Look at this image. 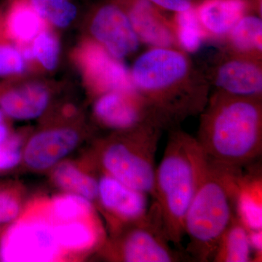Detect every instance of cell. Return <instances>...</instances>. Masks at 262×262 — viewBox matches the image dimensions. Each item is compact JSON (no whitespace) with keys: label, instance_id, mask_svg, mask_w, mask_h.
Here are the masks:
<instances>
[{"label":"cell","instance_id":"1","mask_svg":"<svg viewBox=\"0 0 262 262\" xmlns=\"http://www.w3.org/2000/svg\"><path fill=\"white\" fill-rule=\"evenodd\" d=\"M130 78L162 130L179 128L189 117L200 115L209 98L204 72L175 48H153L143 53L133 66Z\"/></svg>","mask_w":262,"mask_h":262},{"label":"cell","instance_id":"2","mask_svg":"<svg viewBox=\"0 0 262 262\" xmlns=\"http://www.w3.org/2000/svg\"><path fill=\"white\" fill-rule=\"evenodd\" d=\"M195 138L210 161L243 168L262 152V98L214 91L201 114Z\"/></svg>","mask_w":262,"mask_h":262},{"label":"cell","instance_id":"3","mask_svg":"<svg viewBox=\"0 0 262 262\" xmlns=\"http://www.w3.org/2000/svg\"><path fill=\"white\" fill-rule=\"evenodd\" d=\"M206 156L195 137L170 130L161 163L155 170L153 200L170 243L180 246L184 220L195 194Z\"/></svg>","mask_w":262,"mask_h":262},{"label":"cell","instance_id":"4","mask_svg":"<svg viewBox=\"0 0 262 262\" xmlns=\"http://www.w3.org/2000/svg\"><path fill=\"white\" fill-rule=\"evenodd\" d=\"M241 169L219 165L206 157L184 224L189 237L186 253L194 261H212L222 234L235 215L234 186Z\"/></svg>","mask_w":262,"mask_h":262},{"label":"cell","instance_id":"5","mask_svg":"<svg viewBox=\"0 0 262 262\" xmlns=\"http://www.w3.org/2000/svg\"><path fill=\"white\" fill-rule=\"evenodd\" d=\"M162 131L151 125L117 131L98 141L90 155L99 171L153 196L155 156Z\"/></svg>","mask_w":262,"mask_h":262},{"label":"cell","instance_id":"6","mask_svg":"<svg viewBox=\"0 0 262 262\" xmlns=\"http://www.w3.org/2000/svg\"><path fill=\"white\" fill-rule=\"evenodd\" d=\"M170 243L153 202L141 220L107 235L97 253L115 262H177L189 258L187 253L170 247Z\"/></svg>","mask_w":262,"mask_h":262},{"label":"cell","instance_id":"7","mask_svg":"<svg viewBox=\"0 0 262 262\" xmlns=\"http://www.w3.org/2000/svg\"><path fill=\"white\" fill-rule=\"evenodd\" d=\"M148 194L99 171L96 209L106 222L108 235L147 213Z\"/></svg>","mask_w":262,"mask_h":262},{"label":"cell","instance_id":"8","mask_svg":"<svg viewBox=\"0 0 262 262\" xmlns=\"http://www.w3.org/2000/svg\"><path fill=\"white\" fill-rule=\"evenodd\" d=\"M204 73L215 91L242 97L262 98L260 58L228 51L220 53Z\"/></svg>","mask_w":262,"mask_h":262},{"label":"cell","instance_id":"9","mask_svg":"<svg viewBox=\"0 0 262 262\" xmlns=\"http://www.w3.org/2000/svg\"><path fill=\"white\" fill-rule=\"evenodd\" d=\"M82 136L72 127L45 129L31 136L24 146L22 166L34 173H48L80 146Z\"/></svg>","mask_w":262,"mask_h":262},{"label":"cell","instance_id":"10","mask_svg":"<svg viewBox=\"0 0 262 262\" xmlns=\"http://www.w3.org/2000/svg\"><path fill=\"white\" fill-rule=\"evenodd\" d=\"M91 32L110 56L122 59L137 51L140 39L122 5L105 3L96 10Z\"/></svg>","mask_w":262,"mask_h":262},{"label":"cell","instance_id":"11","mask_svg":"<svg viewBox=\"0 0 262 262\" xmlns=\"http://www.w3.org/2000/svg\"><path fill=\"white\" fill-rule=\"evenodd\" d=\"M94 113L101 125L114 132L130 130L144 125L158 127L135 91L103 93L95 102Z\"/></svg>","mask_w":262,"mask_h":262},{"label":"cell","instance_id":"12","mask_svg":"<svg viewBox=\"0 0 262 262\" xmlns=\"http://www.w3.org/2000/svg\"><path fill=\"white\" fill-rule=\"evenodd\" d=\"M124 7L140 41L154 48H174L177 43L173 24L149 0H127Z\"/></svg>","mask_w":262,"mask_h":262},{"label":"cell","instance_id":"13","mask_svg":"<svg viewBox=\"0 0 262 262\" xmlns=\"http://www.w3.org/2000/svg\"><path fill=\"white\" fill-rule=\"evenodd\" d=\"M48 173L51 184L60 192L82 196L96 206L99 170L90 153L84 159H66Z\"/></svg>","mask_w":262,"mask_h":262},{"label":"cell","instance_id":"14","mask_svg":"<svg viewBox=\"0 0 262 262\" xmlns=\"http://www.w3.org/2000/svg\"><path fill=\"white\" fill-rule=\"evenodd\" d=\"M234 213L250 230L262 229V177L261 167L237 173L234 192Z\"/></svg>","mask_w":262,"mask_h":262},{"label":"cell","instance_id":"15","mask_svg":"<svg viewBox=\"0 0 262 262\" xmlns=\"http://www.w3.org/2000/svg\"><path fill=\"white\" fill-rule=\"evenodd\" d=\"M248 6V0H202L196 12L205 35L221 37L228 35Z\"/></svg>","mask_w":262,"mask_h":262},{"label":"cell","instance_id":"16","mask_svg":"<svg viewBox=\"0 0 262 262\" xmlns=\"http://www.w3.org/2000/svg\"><path fill=\"white\" fill-rule=\"evenodd\" d=\"M84 66L91 80L102 92L111 91L134 92L128 72L107 52L90 48L84 55Z\"/></svg>","mask_w":262,"mask_h":262},{"label":"cell","instance_id":"17","mask_svg":"<svg viewBox=\"0 0 262 262\" xmlns=\"http://www.w3.org/2000/svg\"><path fill=\"white\" fill-rule=\"evenodd\" d=\"M48 90L39 84L0 91V108L8 118L29 120L40 117L49 104Z\"/></svg>","mask_w":262,"mask_h":262},{"label":"cell","instance_id":"18","mask_svg":"<svg viewBox=\"0 0 262 262\" xmlns=\"http://www.w3.org/2000/svg\"><path fill=\"white\" fill-rule=\"evenodd\" d=\"M248 229L234 215L219 241L213 262L253 261Z\"/></svg>","mask_w":262,"mask_h":262},{"label":"cell","instance_id":"19","mask_svg":"<svg viewBox=\"0 0 262 262\" xmlns=\"http://www.w3.org/2000/svg\"><path fill=\"white\" fill-rule=\"evenodd\" d=\"M261 15L245 14L229 33V51L261 59Z\"/></svg>","mask_w":262,"mask_h":262},{"label":"cell","instance_id":"20","mask_svg":"<svg viewBox=\"0 0 262 262\" xmlns=\"http://www.w3.org/2000/svg\"><path fill=\"white\" fill-rule=\"evenodd\" d=\"M41 18L29 0H16L7 15V31L15 40L29 42L37 37L40 30Z\"/></svg>","mask_w":262,"mask_h":262},{"label":"cell","instance_id":"21","mask_svg":"<svg viewBox=\"0 0 262 262\" xmlns=\"http://www.w3.org/2000/svg\"><path fill=\"white\" fill-rule=\"evenodd\" d=\"M28 199L25 187L17 181L0 182V227H7L20 216Z\"/></svg>","mask_w":262,"mask_h":262},{"label":"cell","instance_id":"22","mask_svg":"<svg viewBox=\"0 0 262 262\" xmlns=\"http://www.w3.org/2000/svg\"><path fill=\"white\" fill-rule=\"evenodd\" d=\"M173 26L177 43L184 51L194 53L201 48L206 35L200 25L196 7L176 13Z\"/></svg>","mask_w":262,"mask_h":262},{"label":"cell","instance_id":"23","mask_svg":"<svg viewBox=\"0 0 262 262\" xmlns=\"http://www.w3.org/2000/svg\"><path fill=\"white\" fill-rule=\"evenodd\" d=\"M42 18L58 27L70 25L77 15V5L72 0H29Z\"/></svg>","mask_w":262,"mask_h":262},{"label":"cell","instance_id":"24","mask_svg":"<svg viewBox=\"0 0 262 262\" xmlns=\"http://www.w3.org/2000/svg\"><path fill=\"white\" fill-rule=\"evenodd\" d=\"M26 140L20 134H13L0 144V175L15 171L23 163Z\"/></svg>","mask_w":262,"mask_h":262},{"label":"cell","instance_id":"25","mask_svg":"<svg viewBox=\"0 0 262 262\" xmlns=\"http://www.w3.org/2000/svg\"><path fill=\"white\" fill-rule=\"evenodd\" d=\"M34 58L48 70H54L59 56V44L56 38L49 32H42L34 39L33 46Z\"/></svg>","mask_w":262,"mask_h":262},{"label":"cell","instance_id":"26","mask_svg":"<svg viewBox=\"0 0 262 262\" xmlns=\"http://www.w3.org/2000/svg\"><path fill=\"white\" fill-rule=\"evenodd\" d=\"M24 70L21 53L13 46L0 42V77L20 73Z\"/></svg>","mask_w":262,"mask_h":262},{"label":"cell","instance_id":"27","mask_svg":"<svg viewBox=\"0 0 262 262\" xmlns=\"http://www.w3.org/2000/svg\"><path fill=\"white\" fill-rule=\"evenodd\" d=\"M160 9L168 10L173 13L187 11L196 7V0H149Z\"/></svg>","mask_w":262,"mask_h":262},{"label":"cell","instance_id":"28","mask_svg":"<svg viewBox=\"0 0 262 262\" xmlns=\"http://www.w3.org/2000/svg\"><path fill=\"white\" fill-rule=\"evenodd\" d=\"M248 235L251 248L255 253L253 261H261L262 229L248 231Z\"/></svg>","mask_w":262,"mask_h":262},{"label":"cell","instance_id":"29","mask_svg":"<svg viewBox=\"0 0 262 262\" xmlns=\"http://www.w3.org/2000/svg\"><path fill=\"white\" fill-rule=\"evenodd\" d=\"M12 134L13 132L7 122L0 124V144H3Z\"/></svg>","mask_w":262,"mask_h":262},{"label":"cell","instance_id":"30","mask_svg":"<svg viewBox=\"0 0 262 262\" xmlns=\"http://www.w3.org/2000/svg\"><path fill=\"white\" fill-rule=\"evenodd\" d=\"M22 56H23L24 58H27V59H32V58H34V51H33V49H27L25 50L22 53Z\"/></svg>","mask_w":262,"mask_h":262},{"label":"cell","instance_id":"31","mask_svg":"<svg viewBox=\"0 0 262 262\" xmlns=\"http://www.w3.org/2000/svg\"><path fill=\"white\" fill-rule=\"evenodd\" d=\"M6 118H8V117L5 115V114L3 113V110L0 108V124L6 122Z\"/></svg>","mask_w":262,"mask_h":262},{"label":"cell","instance_id":"32","mask_svg":"<svg viewBox=\"0 0 262 262\" xmlns=\"http://www.w3.org/2000/svg\"><path fill=\"white\" fill-rule=\"evenodd\" d=\"M5 227H0V241H1L2 236H3V232H4Z\"/></svg>","mask_w":262,"mask_h":262}]
</instances>
